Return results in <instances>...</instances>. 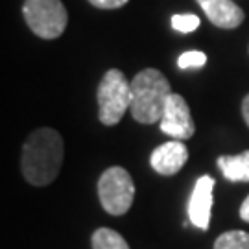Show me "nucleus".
Returning <instances> with one entry per match:
<instances>
[{"label": "nucleus", "instance_id": "f257e3e1", "mask_svg": "<svg viewBox=\"0 0 249 249\" xmlns=\"http://www.w3.org/2000/svg\"><path fill=\"white\" fill-rule=\"evenodd\" d=\"M65 159L61 135L52 127H41L26 139L22 146V176L34 187L50 185L57 178Z\"/></svg>", "mask_w": 249, "mask_h": 249}, {"label": "nucleus", "instance_id": "f03ea898", "mask_svg": "<svg viewBox=\"0 0 249 249\" xmlns=\"http://www.w3.org/2000/svg\"><path fill=\"white\" fill-rule=\"evenodd\" d=\"M172 87L157 69H144L131 80V115L141 124L159 122L166 107Z\"/></svg>", "mask_w": 249, "mask_h": 249}, {"label": "nucleus", "instance_id": "7ed1b4c3", "mask_svg": "<svg viewBox=\"0 0 249 249\" xmlns=\"http://www.w3.org/2000/svg\"><path fill=\"white\" fill-rule=\"evenodd\" d=\"M131 109V81L124 72L111 69L98 85V118L104 125H116Z\"/></svg>", "mask_w": 249, "mask_h": 249}, {"label": "nucleus", "instance_id": "20e7f679", "mask_svg": "<svg viewBox=\"0 0 249 249\" xmlns=\"http://www.w3.org/2000/svg\"><path fill=\"white\" fill-rule=\"evenodd\" d=\"M98 197L104 211L111 216L125 214L135 199V183L122 166L107 168L98 179Z\"/></svg>", "mask_w": 249, "mask_h": 249}, {"label": "nucleus", "instance_id": "39448f33", "mask_svg": "<svg viewBox=\"0 0 249 249\" xmlns=\"http://www.w3.org/2000/svg\"><path fill=\"white\" fill-rule=\"evenodd\" d=\"M22 15L30 30L41 39H57L69 24L61 0H24Z\"/></svg>", "mask_w": 249, "mask_h": 249}, {"label": "nucleus", "instance_id": "423d86ee", "mask_svg": "<svg viewBox=\"0 0 249 249\" xmlns=\"http://www.w3.org/2000/svg\"><path fill=\"white\" fill-rule=\"evenodd\" d=\"M159 124L160 131L172 137L174 141H187L196 131L188 104L183 96L174 94V92L170 94L168 102H166V107L162 111Z\"/></svg>", "mask_w": 249, "mask_h": 249}, {"label": "nucleus", "instance_id": "0eeeda50", "mask_svg": "<svg viewBox=\"0 0 249 249\" xmlns=\"http://www.w3.org/2000/svg\"><path fill=\"white\" fill-rule=\"evenodd\" d=\"M214 185H216V181L211 176H201L196 181L190 201H188V218H190L192 225H196L201 231H207L209 223H211Z\"/></svg>", "mask_w": 249, "mask_h": 249}, {"label": "nucleus", "instance_id": "6e6552de", "mask_svg": "<svg viewBox=\"0 0 249 249\" xmlns=\"http://www.w3.org/2000/svg\"><path fill=\"white\" fill-rule=\"evenodd\" d=\"M188 160V150L181 141H168L151 151V168L160 176H176Z\"/></svg>", "mask_w": 249, "mask_h": 249}, {"label": "nucleus", "instance_id": "1a4fd4ad", "mask_svg": "<svg viewBox=\"0 0 249 249\" xmlns=\"http://www.w3.org/2000/svg\"><path fill=\"white\" fill-rule=\"evenodd\" d=\"M214 26L232 30L244 22V11L232 0H196Z\"/></svg>", "mask_w": 249, "mask_h": 249}, {"label": "nucleus", "instance_id": "9d476101", "mask_svg": "<svg viewBox=\"0 0 249 249\" xmlns=\"http://www.w3.org/2000/svg\"><path fill=\"white\" fill-rule=\"evenodd\" d=\"M223 178L231 183H249V150L238 155H223L218 159Z\"/></svg>", "mask_w": 249, "mask_h": 249}, {"label": "nucleus", "instance_id": "9b49d317", "mask_svg": "<svg viewBox=\"0 0 249 249\" xmlns=\"http://www.w3.org/2000/svg\"><path fill=\"white\" fill-rule=\"evenodd\" d=\"M92 249H129V244L125 238L109 227H100L92 232Z\"/></svg>", "mask_w": 249, "mask_h": 249}, {"label": "nucleus", "instance_id": "f8f14e48", "mask_svg": "<svg viewBox=\"0 0 249 249\" xmlns=\"http://www.w3.org/2000/svg\"><path fill=\"white\" fill-rule=\"evenodd\" d=\"M214 249H249V232L246 231L223 232L214 242Z\"/></svg>", "mask_w": 249, "mask_h": 249}, {"label": "nucleus", "instance_id": "ddd939ff", "mask_svg": "<svg viewBox=\"0 0 249 249\" xmlns=\"http://www.w3.org/2000/svg\"><path fill=\"white\" fill-rule=\"evenodd\" d=\"M172 28L181 34H190L199 28V17L192 15V13H185V15H174L172 17Z\"/></svg>", "mask_w": 249, "mask_h": 249}, {"label": "nucleus", "instance_id": "4468645a", "mask_svg": "<svg viewBox=\"0 0 249 249\" xmlns=\"http://www.w3.org/2000/svg\"><path fill=\"white\" fill-rule=\"evenodd\" d=\"M205 63H207V55L199 50H190V52H185L179 55L178 65L179 69H201Z\"/></svg>", "mask_w": 249, "mask_h": 249}, {"label": "nucleus", "instance_id": "2eb2a0df", "mask_svg": "<svg viewBox=\"0 0 249 249\" xmlns=\"http://www.w3.org/2000/svg\"><path fill=\"white\" fill-rule=\"evenodd\" d=\"M90 4L94 6V8H100V9H118L125 6L129 0H89Z\"/></svg>", "mask_w": 249, "mask_h": 249}, {"label": "nucleus", "instance_id": "dca6fc26", "mask_svg": "<svg viewBox=\"0 0 249 249\" xmlns=\"http://www.w3.org/2000/svg\"><path fill=\"white\" fill-rule=\"evenodd\" d=\"M240 218L244 222L249 223V196L244 199V203H242V207H240Z\"/></svg>", "mask_w": 249, "mask_h": 249}, {"label": "nucleus", "instance_id": "f3484780", "mask_svg": "<svg viewBox=\"0 0 249 249\" xmlns=\"http://www.w3.org/2000/svg\"><path fill=\"white\" fill-rule=\"evenodd\" d=\"M242 116H244L246 124L249 125V94L244 98V102H242Z\"/></svg>", "mask_w": 249, "mask_h": 249}]
</instances>
